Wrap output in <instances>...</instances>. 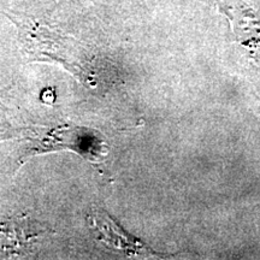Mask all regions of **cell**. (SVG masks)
I'll return each mask as SVG.
<instances>
[{
    "label": "cell",
    "instance_id": "obj_3",
    "mask_svg": "<svg viewBox=\"0 0 260 260\" xmlns=\"http://www.w3.org/2000/svg\"><path fill=\"white\" fill-rule=\"evenodd\" d=\"M89 223L93 229L98 230L100 237H103L104 242L107 245H112L116 248H122L128 251L130 248L134 253H140L145 249L142 243L136 239L126 236V234L119 229L118 225L109 218L106 212L99 209H92L88 216Z\"/></svg>",
    "mask_w": 260,
    "mask_h": 260
},
{
    "label": "cell",
    "instance_id": "obj_2",
    "mask_svg": "<svg viewBox=\"0 0 260 260\" xmlns=\"http://www.w3.org/2000/svg\"><path fill=\"white\" fill-rule=\"evenodd\" d=\"M47 232L48 229L29 217L10 219L0 224V248L11 254L28 253L29 247L37 241L39 235Z\"/></svg>",
    "mask_w": 260,
    "mask_h": 260
},
{
    "label": "cell",
    "instance_id": "obj_1",
    "mask_svg": "<svg viewBox=\"0 0 260 260\" xmlns=\"http://www.w3.org/2000/svg\"><path fill=\"white\" fill-rule=\"evenodd\" d=\"M229 19L235 40L248 50L251 59L260 68V18L242 0H216Z\"/></svg>",
    "mask_w": 260,
    "mask_h": 260
}]
</instances>
